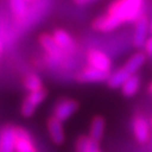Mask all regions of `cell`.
<instances>
[{"mask_svg": "<svg viewBox=\"0 0 152 152\" xmlns=\"http://www.w3.org/2000/svg\"><path fill=\"white\" fill-rule=\"evenodd\" d=\"M145 0H115L108 9V13L124 23H135L144 16Z\"/></svg>", "mask_w": 152, "mask_h": 152, "instance_id": "cell-1", "label": "cell"}, {"mask_svg": "<svg viewBox=\"0 0 152 152\" xmlns=\"http://www.w3.org/2000/svg\"><path fill=\"white\" fill-rule=\"evenodd\" d=\"M40 42L45 49V52L48 54V56L54 61V62H61L65 56L67 55L61 48L60 46L55 42L53 35H42L41 39H40Z\"/></svg>", "mask_w": 152, "mask_h": 152, "instance_id": "cell-2", "label": "cell"}, {"mask_svg": "<svg viewBox=\"0 0 152 152\" xmlns=\"http://www.w3.org/2000/svg\"><path fill=\"white\" fill-rule=\"evenodd\" d=\"M46 98V91L43 89L37 90V91H32L28 95V97L24 99L23 105H22V114L25 118L31 116L35 113L36 108L39 107L43 99Z\"/></svg>", "mask_w": 152, "mask_h": 152, "instance_id": "cell-3", "label": "cell"}, {"mask_svg": "<svg viewBox=\"0 0 152 152\" xmlns=\"http://www.w3.org/2000/svg\"><path fill=\"white\" fill-rule=\"evenodd\" d=\"M78 109V103L73 99H61L54 107V118L60 121H66L69 119Z\"/></svg>", "mask_w": 152, "mask_h": 152, "instance_id": "cell-4", "label": "cell"}, {"mask_svg": "<svg viewBox=\"0 0 152 152\" xmlns=\"http://www.w3.org/2000/svg\"><path fill=\"white\" fill-rule=\"evenodd\" d=\"M88 61H89V65L91 67L101 69V71L107 72V73H109V71L111 68L110 58L105 53L97 50V49H91L88 53Z\"/></svg>", "mask_w": 152, "mask_h": 152, "instance_id": "cell-5", "label": "cell"}, {"mask_svg": "<svg viewBox=\"0 0 152 152\" xmlns=\"http://www.w3.org/2000/svg\"><path fill=\"white\" fill-rule=\"evenodd\" d=\"M150 30L148 20L145 16H141L134 23V36H133V43L137 48H141L145 46L147 41V32Z\"/></svg>", "mask_w": 152, "mask_h": 152, "instance_id": "cell-6", "label": "cell"}, {"mask_svg": "<svg viewBox=\"0 0 152 152\" xmlns=\"http://www.w3.org/2000/svg\"><path fill=\"white\" fill-rule=\"evenodd\" d=\"M16 152H37L31 135L24 128H16Z\"/></svg>", "mask_w": 152, "mask_h": 152, "instance_id": "cell-7", "label": "cell"}, {"mask_svg": "<svg viewBox=\"0 0 152 152\" xmlns=\"http://www.w3.org/2000/svg\"><path fill=\"white\" fill-rule=\"evenodd\" d=\"M121 24L122 23L118 18H115L110 13H107L97 17L92 23V28L101 32H110L113 30H115L116 28H119Z\"/></svg>", "mask_w": 152, "mask_h": 152, "instance_id": "cell-8", "label": "cell"}, {"mask_svg": "<svg viewBox=\"0 0 152 152\" xmlns=\"http://www.w3.org/2000/svg\"><path fill=\"white\" fill-rule=\"evenodd\" d=\"M108 78H109V73L94 68L91 66L83 69L77 77V79L83 83H99V82L108 80Z\"/></svg>", "mask_w": 152, "mask_h": 152, "instance_id": "cell-9", "label": "cell"}, {"mask_svg": "<svg viewBox=\"0 0 152 152\" xmlns=\"http://www.w3.org/2000/svg\"><path fill=\"white\" fill-rule=\"evenodd\" d=\"M16 128L5 126L0 134V152H16Z\"/></svg>", "mask_w": 152, "mask_h": 152, "instance_id": "cell-10", "label": "cell"}, {"mask_svg": "<svg viewBox=\"0 0 152 152\" xmlns=\"http://www.w3.org/2000/svg\"><path fill=\"white\" fill-rule=\"evenodd\" d=\"M132 129H133L135 139L139 142L145 144L148 140V138H150V124L146 119H144L141 116L135 118L132 122Z\"/></svg>", "mask_w": 152, "mask_h": 152, "instance_id": "cell-11", "label": "cell"}, {"mask_svg": "<svg viewBox=\"0 0 152 152\" xmlns=\"http://www.w3.org/2000/svg\"><path fill=\"white\" fill-rule=\"evenodd\" d=\"M53 37L55 42L60 46V48L66 53V54H73L75 52V45H74V41L72 39V36L62 30V29H56L53 34Z\"/></svg>", "mask_w": 152, "mask_h": 152, "instance_id": "cell-12", "label": "cell"}, {"mask_svg": "<svg viewBox=\"0 0 152 152\" xmlns=\"http://www.w3.org/2000/svg\"><path fill=\"white\" fill-rule=\"evenodd\" d=\"M62 121L58 120L56 118H52L48 121V132L49 135L52 138V140L55 144H62L65 140V132H64V127H62Z\"/></svg>", "mask_w": 152, "mask_h": 152, "instance_id": "cell-13", "label": "cell"}, {"mask_svg": "<svg viewBox=\"0 0 152 152\" xmlns=\"http://www.w3.org/2000/svg\"><path fill=\"white\" fill-rule=\"evenodd\" d=\"M131 75V73L124 67V68H120L118 71H115L114 73L109 74V78H108V85L111 88V89H119V88H122V85L125 84V82L128 79V77Z\"/></svg>", "mask_w": 152, "mask_h": 152, "instance_id": "cell-14", "label": "cell"}, {"mask_svg": "<svg viewBox=\"0 0 152 152\" xmlns=\"http://www.w3.org/2000/svg\"><path fill=\"white\" fill-rule=\"evenodd\" d=\"M139 88H140V79H139L138 75L134 73V74H131L128 77V79L122 85L121 90H122V94L125 96L132 97V96H134L138 92Z\"/></svg>", "mask_w": 152, "mask_h": 152, "instance_id": "cell-15", "label": "cell"}, {"mask_svg": "<svg viewBox=\"0 0 152 152\" xmlns=\"http://www.w3.org/2000/svg\"><path fill=\"white\" fill-rule=\"evenodd\" d=\"M75 150L77 152H98V141L90 137H80L75 144Z\"/></svg>", "mask_w": 152, "mask_h": 152, "instance_id": "cell-16", "label": "cell"}, {"mask_svg": "<svg viewBox=\"0 0 152 152\" xmlns=\"http://www.w3.org/2000/svg\"><path fill=\"white\" fill-rule=\"evenodd\" d=\"M10 6L17 19H24L29 12L28 0H10Z\"/></svg>", "mask_w": 152, "mask_h": 152, "instance_id": "cell-17", "label": "cell"}, {"mask_svg": "<svg viewBox=\"0 0 152 152\" xmlns=\"http://www.w3.org/2000/svg\"><path fill=\"white\" fill-rule=\"evenodd\" d=\"M146 60V56L144 53H135L134 55H132L129 58V60L126 62L125 65V68L131 73V74H134L145 62Z\"/></svg>", "mask_w": 152, "mask_h": 152, "instance_id": "cell-18", "label": "cell"}, {"mask_svg": "<svg viewBox=\"0 0 152 152\" xmlns=\"http://www.w3.org/2000/svg\"><path fill=\"white\" fill-rule=\"evenodd\" d=\"M104 120L101 116L94 118L90 127V138H92L96 141H99L104 133Z\"/></svg>", "mask_w": 152, "mask_h": 152, "instance_id": "cell-19", "label": "cell"}, {"mask_svg": "<svg viewBox=\"0 0 152 152\" xmlns=\"http://www.w3.org/2000/svg\"><path fill=\"white\" fill-rule=\"evenodd\" d=\"M25 88L32 92V91H37V90H41L42 89V83H41V79L39 78V75L36 74H29L28 77L25 78Z\"/></svg>", "mask_w": 152, "mask_h": 152, "instance_id": "cell-20", "label": "cell"}, {"mask_svg": "<svg viewBox=\"0 0 152 152\" xmlns=\"http://www.w3.org/2000/svg\"><path fill=\"white\" fill-rule=\"evenodd\" d=\"M144 48H145L146 54H148V55H151V56H152V36L147 39V41H146V43H145Z\"/></svg>", "mask_w": 152, "mask_h": 152, "instance_id": "cell-21", "label": "cell"}, {"mask_svg": "<svg viewBox=\"0 0 152 152\" xmlns=\"http://www.w3.org/2000/svg\"><path fill=\"white\" fill-rule=\"evenodd\" d=\"M90 1H92V0H74V3L78 4V5H85V4L90 3Z\"/></svg>", "mask_w": 152, "mask_h": 152, "instance_id": "cell-22", "label": "cell"}, {"mask_svg": "<svg viewBox=\"0 0 152 152\" xmlns=\"http://www.w3.org/2000/svg\"><path fill=\"white\" fill-rule=\"evenodd\" d=\"M150 30L152 31V22H151V24H150Z\"/></svg>", "mask_w": 152, "mask_h": 152, "instance_id": "cell-23", "label": "cell"}, {"mask_svg": "<svg viewBox=\"0 0 152 152\" xmlns=\"http://www.w3.org/2000/svg\"><path fill=\"white\" fill-rule=\"evenodd\" d=\"M150 91H151V92H152V84H151V85H150Z\"/></svg>", "mask_w": 152, "mask_h": 152, "instance_id": "cell-24", "label": "cell"}, {"mask_svg": "<svg viewBox=\"0 0 152 152\" xmlns=\"http://www.w3.org/2000/svg\"><path fill=\"white\" fill-rule=\"evenodd\" d=\"M151 124H152V120H151Z\"/></svg>", "mask_w": 152, "mask_h": 152, "instance_id": "cell-25", "label": "cell"}]
</instances>
